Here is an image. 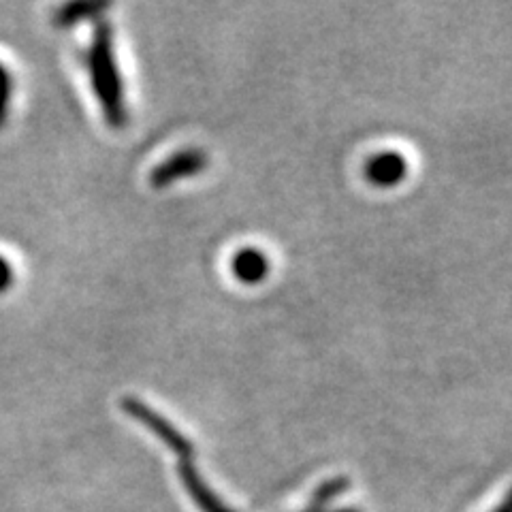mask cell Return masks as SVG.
<instances>
[{"label":"cell","instance_id":"6da1fadb","mask_svg":"<svg viewBox=\"0 0 512 512\" xmlns=\"http://www.w3.org/2000/svg\"><path fill=\"white\" fill-rule=\"evenodd\" d=\"M84 60L88 64L92 88L96 96H99L107 122L114 128H122L126 124L124 90L120 71L116 67L114 45H111V26L107 22L96 24L94 41L88 47Z\"/></svg>","mask_w":512,"mask_h":512},{"label":"cell","instance_id":"7a4b0ae2","mask_svg":"<svg viewBox=\"0 0 512 512\" xmlns=\"http://www.w3.org/2000/svg\"><path fill=\"white\" fill-rule=\"evenodd\" d=\"M122 406L128 416H133L135 421H141L143 425H146L152 434H156L160 440H163L180 459L195 457V446H192V442L182 434L178 427H173L165 419V416H160L156 410L148 408L146 404L139 402V399H135V397H126Z\"/></svg>","mask_w":512,"mask_h":512},{"label":"cell","instance_id":"3957f363","mask_svg":"<svg viewBox=\"0 0 512 512\" xmlns=\"http://www.w3.org/2000/svg\"><path fill=\"white\" fill-rule=\"evenodd\" d=\"M207 165V154L197 150V148H188L171 154L167 160H163L154 171L150 182L156 188H165L173 182H178L182 178H190V175H197L203 171Z\"/></svg>","mask_w":512,"mask_h":512},{"label":"cell","instance_id":"277c9868","mask_svg":"<svg viewBox=\"0 0 512 512\" xmlns=\"http://www.w3.org/2000/svg\"><path fill=\"white\" fill-rule=\"evenodd\" d=\"M178 474H180L184 489L188 491L192 502L199 506L201 512H235L233 508L224 504L210 487L205 485V480L199 476L192 459H180Z\"/></svg>","mask_w":512,"mask_h":512},{"label":"cell","instance_id":"5b68a950","mask_svg":"<svg viewBox=\"0 0 512 512\" xmlns=\"http://www.w3.org/2000/svg\"><path fill=\"white\" fill-rule=\"evenodd\" d=\"M406 173H408L406 158L399 152H380L367 160L365 165L367 180L382 188L399 184L406 178Z\"/></svg>","mask_w":512,"mask_h":512},{"label":"cell","instance_id":"8992f818","mask_svg":"<svg viewBox=\"0 0 512 512\" xmlns=\"http://www.w3.org/2000/svg\"><path fill=\"white\" fill-rule=\"evenodd\" d=\"M233 274L244 284H259L269 274V259L259 248H244L233 256Z\"/></svg>","mask_w":512,"mask_h":512},{"label":"cell","instance_id":"52a82bcc","mask_svg":"<svg viewBox=\"0 0 512 512\" xmlns=\"http://www.w3.org/2000/svg\"><path fill=\"white\" fill-rule=\"evenodd\" d=\"M350 489V480L346 476H335L327 483L320 485L314 495H312V502H310V510H327V506L331 502H335Z\"/></svg>","mask_w":512,"mask_h":512},{"label":"cell","instance_id":"ba28073f","mask_svg":"<svg viewBox=\"0 0 512 512\" xmlns=\"http://www.w3.org/2000/svg\"><path fill=\"white\" fill-rule=\"evenodd\" d=\"M107 5H99V3H71V5H64L56 11L54 15V22L62 28L67 26H73L77 22H82L86 18H90V15L94 13H101L105 11Z\"/></svg>","mask_w":512,"mask_h":512},{"label":"cell","instance_id":"9c48e42d","mask_svg":"<svg viewBox=\"0 0 512 512\" xmlns=\"http://www.w3.org/2000/svg\"><path fill=\"white\" fill-rule=\"evenodd\" d=\"M9 99H11V77L3 64H0V126H3L5 116H7Z\"/></svg>","mask_w":512,"mask_h":512},{"label":"cell","instance_id":"30bf717a","mask_svg":"<svg viewBox=\"0 0 512 512\" xmlns=\"http://www.w3.org/2000/svg\"><path fill=\"white\" fill-rule=\"evenodd\" d=\"M11 282H13V267L5 256H0V293H5L11 286Z\"/></svg>","mask_w":512,"mask_h":512},{"label":"cell","instance_id":"8fae6325","mask_svg":"<svg viewBox=\"0 0 512 512\" xmlns=\"http://www.w3.org/2000/svg\"><path fill=\"white\" fill-rule=\"evenodd\" d=\"M493 512H512V489L508 491V495L504 498V502L495 508Z\"/></svg>","mask_w":512,"mask_h":512},{"label":"cell","instance_id":"7c38bea8","mask_svg":"<svg viewBox=\"0 0 512 512\" xmlns=\"http://www.w3.org/2000/svg\"><path fill=\"white\" fill-rule=\"evenodd\" d=\"M306 512H361V510H357V508H338V510H306Z\"/></svg>","mask_w":512,"mask_h":512}]
</instances>
